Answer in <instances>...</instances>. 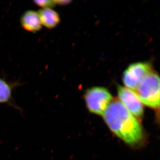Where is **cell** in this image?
Returning <instances> with one entry per match:
<instances>
[{
    "instance_id": "cell-4",
    "label": "cell",
    "mask_w": 160,
    "mask_h": 160,
    "mask_svg": "<svg viewBox=\"0 0 160 160\" xmlns=\"http://www.w3.org/2000/svg\"><path fill=\"white\" fill-rule=\"evenodd\" d=\"M152 70L151 64L148 62H139L132 64L123 72V82L126 87L134 91L141 81Z\"/></svg>"
},
{
    "instance_id": "cell-2",
    "label": "cell",
    "mask_w": 160,
    "mask_h": 160,
    "mask_svg": "<svg viewBox=\"0 0 160 160\" xmlns=\"http://www.w3.org/2000/svg\"><path fill=\"white\" fill-rule=\"evenodd\" d=\"M142 104L159 110L160 107V78L152 70L141 81L134 91Z\"/></svg>"
},
{
    "instance_id": "cell-6",
    "label": "cell",
    "mask_w": 160,
    "mask_h": 160,
    "mask_svg": "<svg viewBox=\"0 0 160 160\" xmlns=\"http://www.w3.org/2000/svg\"><path fill=\"white\" fill-rule=\"evenodd\" d=\"M21 26L26 31L32 32L39 31L42 24L37 12L29 10L25 12L20 19Z\"/></svg>"
},
{
    "instance_id": "cell-1",
    "label": "cell",
    "mask_w": 160,
    "mask_h": 160,
    "mask_svg": "<svg viewBox=\"0 0 160 160\" xmlns=\"http://www.w3.org/2000/svg\"><path fill=\"white\" fill-rule=\"evenodd\" d=\"M102 116L112 132L128 145L138 146L144 141L145 134L137 118L119 100H112Z\"/></svg>"
},
{
    "instance_id": "cell-3",
    "label": "cell",
    "mask_w": 160,
    "mask_h": 160,
    "mask_svg": "<svg viewBox=\"0 0 160 160\" xmlns=\"http://www.w3.org/2000/svg\"><path fill=\"white\" fill-rule=\"evenodd\" d=\"M84 99L86 107L90 112L102 115L112 100V97L106 88L95 86L86 90Z\"/></svg>"
},
{
    "instance_id": "cell-8",
    "label": "cell",
    "mask_w": 160,
    "mask_h": 160,
    "mask_svg": "<svg viewBox=\"0 0 160 160\" xmlns=\"http://www.w3.org/2000/svg\"><path fill=\"white\" fill-rule=\"evenodd\" d=\"M12 89L6 81L0 78V104L7 103L11 99Z\"/></svg>"
},
{
    "instance_id": "cell-10",
    "label": "cell",
    "mask_w": 160,
    "mask_h": 160,
    "mask_svg": "<svg viewBox=\"0 0 160 160\" xmlns=\"http://www.w3.org/2000/svg\"><path fill=\"white\" fill-rule=\"evenodd\" d=\"M54 2L55 3L56 5L58 4V5H65L71 2V1L61 0V1H54Z\"/></svg>"
},
{
    "instance_id": "cell-9",
    "label": "cell",
    "mask_w": 160,
    "mask_h": 160,
    "mask_svg": "<svg viewBox=\"0 0 160 160\" xmlns=\"http://www.w3.org/2000/svg\"><path fill=\"white\" fill-rule=\"evenodd\" d=\"M34 2L36 5L42 7V9H52L56 6L54 1H34Z\"/></svg>"
},
{
    "instance_id": "cell-7",
    "label": "cell",
    "mask_w": 160,
    "mask_h": 160,
    "mask_svg": "<svg viewBox=\"0 0 160 160\" xmlns=\"http://www.w3.org/2000/svg\"><path fill=\"white\" fill-rule=\"evenodd\" d=\"M42 25L48 29H53L59 24V15L52 9H42L38 12Z\"/></svg>"
},
{
    "instance_id": "cell-5",
    "label": "cell",
    "mask_w": 160,
    "mask_h": 160,
    "mask_svg": "<svg viewBox=\"0 0 160 160\" xmlns=\"http://www.w3.org/2000/svg\"><path fill=\"white\" fill-rule=\"evenodd\" d=\"M118 93L120 102L129 112L136 118L142 117L144 112L143 104L134 91L119 85Z\"/></svg>"
}]
</instances>
